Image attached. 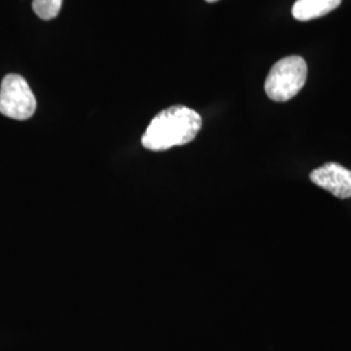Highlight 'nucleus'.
<instances>
[{
  "instance_id": "nucleus-6",
  "label": "nucleus",
  "mask_w": 351,
  "mask_h": 351,
  "mask_svg": "<svg viewBox=\"0 0 351 351\" xmlns=\"http://www.w3.org/2000/svg\"><path fill=\"white\" fill-rule=\"evenodd\" d=\"M63 0H33V11L42 20L55 19L62 10Z\"/></svg>"
},
{
  "instance_id": "nucleus-3",
  "label": "nucleus",
  "mask_w": 351,
  "mask_h": 351,
  "mask_svg": "<svg viewBox=\"0 0 351 351\" xmlns=\"http://www.w3.org/2000/svg\"><path fill=\"white\" fill-rule=\"evenodd\" d=\"M36 110L37 101L25 78L20 75H5L0 86V113L23 121L30 119Z\"/></svg>"
},
{
  "instance_id": "nucleus-4",
  "label": "nucleus",
  "mask_w": 351,
  "mask_h": 351,
  "mask_svg": "<svg viewBox=\"0 0 351 351\" xmlns=\"http://www.w3.org/2000/svg\"><path fill=\"white\" fill-rule=\"evenodd\" d=\"M310 180L339 199L351 198V171L341 164L326 163L314 169Z\"/></svg>"
},
{
  "instance_id": "nucleus-7",
  "label": "nucleus",
  "mask_w": 351,
  "mask_h": 351,
  "mask_svg": "<svg viewBox=\"0 0 351 351\" xmlns=\"http://www.w3.org/2000/svg\"><path fill=\"white\" fill-rule=\"evenodd\" d=\"M206 1H208V3H215V1H217V0H206Z\"/></svg>"
},
{
  "instance_id": "nucleus-5",
  "label": "nucleus",
  "mask_w": 351,
  "mask_h": 351,
  "mask_svg": "<svg viewBox=\"0 0 351 351\" xmlns=\"http://www.w3.org/2000/svg\"><path fill=\"white\" fill-rule=\"evenodd\" d=\"M342 0H297L293 5V17L298 21H310L336 10Z\"/></svg>"
},
{
  "instance_id": "nucleus-2",
  "label": "nucleus",
  "mask_w": 351,
  "mask_h": 351,
  "mask_svg": "<svg viewBox=\"0 0 351 351\" xmlns=\"http://www.w3.org/2000/svg\"><path fill=\"white\" fill-rule=\"evenodd\" d=\"M307 80V64L301 56H288L278 60L265 80V94L274 101H288L294 98Z\"/></svg>"
},
{
  "instance_id": "nucleus-1",
  "label": "nucleus",
  "mask_w": 351,
  "mask_h": 351,
  "mask_svg": "<svg viewBox=\"0 0 351 351\" xmlns=\"http://www.w3.org/2000/svg\"><path fill=\"white\" fill-rule=\"evenodd\" d=\"M201 128L199 113L185 106H173L151 120L142 137V145L147 150H169L194 141Z\"/></svg>"
}]
</instances>
